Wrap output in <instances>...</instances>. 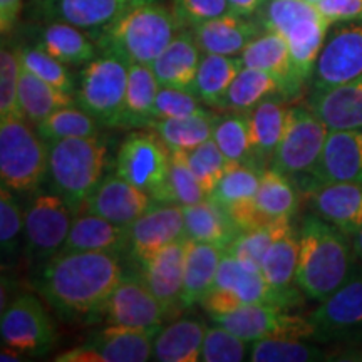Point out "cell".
Masks as SVG:
<instances>
[{"label":"cell","instance_id":"6da1fadb","mask_svg":"<svg viewBox=\"0 0 362 362\" xmlns=\"http://www.w3.org/2000/svg\"><path fill=\"white\" fill-rule=\"evenodd\" d=\"M124 279L119 253H57L39 265L33 285L57 314L67 319H94Z\"/></svg>","mask_w":362,"mask_h":362},{"label":"cell","instance_id":"7a4b0ae2","mask_svg":"<svg viewBox=\"0 0 362 362\" xmlns=\"http://www.w3.org/2000/svg\"><path fill=\"white\" fill-rule=\"evenodd\" d=\"M297 287L305 297L322 302L356 274L352 237L315 214L307 215L298 232Z\"/></svg>","mask_w":362,"mask_h":362},{"label":"cell","instance_id":"3957f363","mask_svg":"<svg viewBox=\"0 0 362 362\" xmlns=\"http://www.w3.org/2000/svg\"><path fill=\"white\" fill-rule=\"evenodd\" d=\"M47 183L74 211L104 178L107 146L99 136L69 138L47 143Z\"/></svg>","mask_w":362,"mask_h":362},{"label":"cell","instance_id":"277c9868","mask_svg":"<svg viewBox=\"0 0 362 362\" xmlns=\"http://www.w3.org/2000/svg\"><path fill=\"white\" fill-rule=\"evenodd\" d=\"M180 29L173 12L153 0L133 6L112 24L104 27L99 45L101 49H115L131 62L153 66Z\"/></svg>","mask_w":362,"mask_h":362},{"label":"cell","instance_id":"5b68a950","mask_svg":"<svg viewBox=\"0 0 362 362\" xmlns=\"http://www.w3.org/2000/svg\"><path fill=\"white\" fill-rule=\"evenodd\" d=\"M257 16L264 30L287 40L302 83L310 79L330 25L317 6L307 0H265Z\"/></svg>","mask_w":362,"mask_h":362},{"label":"cell","instance_id":"8992f818","mask_svg":"<svg viewBox=\"0 0 362 362\" xmlns=\"http://www.w3.org/2000/svg\"><path fill=\"white\" fill-rule=\"evenodd\" d=\"M22 116L0 119V180L16 193H30L47 178L49 146Z\"/></svg>","mask_w":362,"mask_h":362},{"label":"cell","instance_id":"52a82bcc","mask_svg":"<svg viewBox=\"0 0 362 362\" xmlns=\"http://www.w3.org/2000/svg\"><path fill=\"white\" fill-rule=\"evenodd\" d=\"M131 61L115 49H103L81 72L78 104L101 124L123 126Z\"/></svg>","mask_w":362,"mask_h":362},{"label":"cell","instance_id":"ba28073f","mask_svg":"<svg viewBox=\"0 0 362 362\" xmlns=\"http://www.w3.org/2000/svg\"><path fill=\"white\" fill-rule=\"evenodd\" d=\"M116 173L158 203H176L171 187V149L156 133H131L117 151Z\"/></svg>","mask_w":362,"mask_h":362},{"label":"cell","instance_id":"9c48e42d","mask_svg":"<svg viewBox=\"0 0 362 362\" xmlns=\"http://www.w3.org/2000/svg\"><path fill=\"white\" fill-rule=\"evenodd\" d=\"M24 214L25 255L40 265L61 252L74 220V210L51 188H39L30 192Z\"/></svg>","mask_w":362,"mask_h":362},{"label":"cell","instance_id":"30bf717a","mask_svg":"<svg viewBox=\"0 0 362 362\" xmlns=\"http://www.w3.org/2000/svg\"><path fill=\"white\" fill-rule=\"evenodd\" d=\"M329 128L309 106L288 107L282 139L269 168L297 176L310 173L322 153Z\"/></svg>","mask_w":362,"mask_h":362},{"label":"cell","instance_id":"8fae6325","mask_svg":"<svg viewBox=\"0 0 362 362\" xmlns=\"http://www.w3.org/2000/svg\"><path fill=\"white\" fill-rule=\"evenodd\" d=\"M0 337L4 346H11L22 354L42 356L52 349L57 334L40 298L21 293L2 310Z\"/></svg>","mask_w":362,"mask_h":362},{"label":"cell","instance_id":"7c38bea8","mask_svg":"<svg viewBox=\"0 0 362 362\" xmlns=\"http://www.w3.org/2000/svg\"><path fill=\"white\" fill-rule=\"evenodd\" d=\"M211 320L247 342L272 337L317 339L315 325L309 317L292 315L280 305L247 304L230 314L211 315Z\"/></svg>","mask_w":362,"mask_h":362},{"label":"cell","instance_id":"4fadbf2b","mask_svg":"<svg viewBox=\"0 0 362 362\" xmlns=\"http://www.w3.org/2000/svg\"><path fill=\"white\" fill-rule=\"evenodd\" d=\"M161 327L138 329L124 327V325H106L83 346L59 354L56 361L146 362L153 359V342Z\"/></svg>","mask_w":362,"mask_h":362},{"label":"cell","instance_id":"5bb4252c","mask_svg":"<svg viewBox=\"0 0 362 362\" xmlns=\"http://www.w3.org/2000/svg\"><path fill=\"white\" fill-rule=\"evenodd\" d=\"M362 78V22L339 27L325 39L312 74V90Z\"/></svg>","mask_w":362,"mask_h":362},{"label":"cell","instance_id":"9a60e30c","mask_svg":"<svg viewBox=\"0 0 362 362\" xmlns=\"http://www.w3.org/2000/svg\"><path fill=\"white\" fill-rule=\"evenodd\" d=\"M309 319L320 341H352L362 337V270L320 302Z\"/></svg>","mask_w":362,"mask_h":362},{"label":"cell","instance_id":"2e32d148","mask_svg":"<svg viewBox=\"0 0 362 362\" xmlns=\"http://www.w3.org/2000/svg\"><path fill=\"white\" fill-rule=\"evenodd\" d=\"M304 176V188L309 185H362V129H329L319 160Z\"/></svg>","mask_w":362,"mask_h":362},{"label":"cell","instance_id":"e0dca14e","mask_svg":"<svg viewBox=\"0 0 362 362\" xmlns=\"http://www.w3.org/2000/svg\"><path fill=\"white\" fill-rule=\"evenodd\" d=\"M129 255L143 267L156 253L185 237V210L178 203H156L128 226Z\"/></svg>","mask_w":362,"mask_h":362},{"label":"cell","instance_id":"ac0fdd59","mask_svg":"<svg viewBox=\"0 0 362 362\" xmlns=\"http://www.w3.org/2000/svg\"><path fill=\"white\" fill-rule=\"evenodd\" d=\"M106 325L153 329L161 327L168 317L158 297L149 291L143 277H126L107 298L103 310Z\"/></svg>","mask_w":362,"mask_h":362},{"label":"cell","instance_id":"d6986e66","mask_svg":"<svg viewBox=\"0 0 362 362\" xmlns=\"http://www.w3.org/2000/svg\"><path fill=\"white\" fill-rule=\"evenodd\" d=\"M158 202L119 175H107L99 181L84 203V211L99 215L121 226H131Z\"/></svg>","mask_w":362,"mask_h":362},{"label":"cell","instance_id":"ffe728a7","mask_svg":"<svg viewBox=\"0 0 362 362\" xmlns=\"http://www.w3.org/2000/svg\"><path fill=\"white\" fill-rule=\"evenodd\" d=\"M264 170L265 168L252 165V163L235 165L226 171L215 187L214 193L210 194V198H214L228 211L242 232L253 226H260L255 197Z\"/></svg>","mask_w":362,"mask_h":362},{"label":"cell","instance_id":"44dd1931","mask_svg":"<svg viewBox=\"0 0 362 362\" xmlns=\"http://www.w3.org/2000/svg\"><path fill=\"white\" fill-rule=\"evenodd\" d=\"M304 192L317 216L351 237L362 228V185H309Z\"/></svg>","mask_w":362,"mask_h":362},{"label":"cell","instance_id":"7402d4cb","mask_svg":"<svg viewBox=\"0 0 362 362\" xmlns=\"http://www.w3.org/2000/svg\"><path fill=\"white\" fill-rule=\"evenodd\" d=\"M187 250L188 238L176 240L141 267L143 280L149 291L158 297L168 315L183 309L181 293L185 285Z\"/></svg>","mask_w":362,"mask_h":362},{"label":"cell","instance_id":"603a6c76","mask_svg":"<svg viewBox=\"0 0 362 362\" xmlns=\"http://www.w3.org/2000/svg\"><path fill=\"white\" fill-rule=\"evenodd\" d=\"M240 57L245 67H253V69H260L274 76L282 84L285 98H292L300 93L304 83L298 78L296 66H293L287 40L280 34L264 30V34L253 39L243 49Z\"/></svg>","mask_w":362,"mask_h":362},{"label":"cell","instance_id":"cb8c5ba5","mask_svg":"<svg viewBox=\"0 0 362 362\" xmlns=\"http://www.w3.org/2000/svg\"><path fill=\"white\" fill-rule=\"evenodd\" d=\"M203 54L238 56L264 30L259 21L226 13L189 29Z\"/></svg>","mask_w":362,"mask_h":362},{"label":"cell","instance_id":"d4e9b609","mask_svg":"<svg viewBox=\"0 0 362 362\" xmlns=\"http://www.w3.org/2000/svg\"><path fill=\"white\" fill-rule=\"evenodd\" d=\"M211 288H226V291L233 292L245 305L272 304L284 307V309L292 305L282 293L270 287L262 270L243 265L226 250L221 257L215 284Z\"/></svg>","mask_w":362,"mask_h":362},{"label":"cell","instance_id":"484cf974","mask_svg":"<svg viewBox=\"0 0 362 362\" xmlns=\"http://www.w3.org/2000/svg\"><path fill=\"white\" fill-rule=\"evenodd\" d=\"M200 62L202 49L193 33L180 30L151 67L163 88L183 89L194 94V81L200 69Z\"/></svg>","mask_w":362,"mask_h":362},{"label":"cell","instance_id":"4316f807","mask_svg":"<svg viewBox=\"0 0 362 362\" xmlns=\"http://www.w3.org/2000/svg\"><path fill=\"white\" fill-rule=\"evenodd\" d=\"M307 106L329 129H362V78L336 88L312 90Z\"/></svg>","mask_w":362,"mask_h":362},{"label":"cell","instance_id":"83f0119b","mask_svg":"<svg viewBox=\"0 0 362 362\" xmlns=\"http://www.w3.org/2000/svg\"><path fill=\"white\" fill-rule=\"evenodd\" d=\"M129 230L103 216L83 211L72 220L69 235L59 253L69 252H111L128 250Z\"/></svg>","mask_w":362,"mask_h":362},{"label":"cell","instance_id":"f1b7e54d","mask_svg":"<svg viewBox=\"0 0 362 362\" xmlns=\"http://www.w3.org/2000/svg\"><path fill=\"white\" fill-rule=\"evenodd\" d=\"M183 210L185 237L193 242L216 243V245L228 248L233 240L242 233L228 211L210 197L194 205L183 206Z\"/></svg>","mask_w":362,"mask_h":362},{"label":"cell","instance_id":"f546056e","mask_svg":"<svg viewBox=\"0 0 362 362\" xmlns=\"http://www.w3.org/2000/svg\"><path fill=\"white\" fill-rule=\"evenodd\" d=\"M45 11L57 22L83 30H103L128 12L131 0H45Z\"/></svg>","mask_w":362,"mask_h":362},{"label":"cell","instance_id":"4dcf8cb0","mask_svg":"<svg viewBox=\"0 0 362 362\" xmlns=\"http://www.w3.org/2000/svg\"><path fill=\"white\" fill-rule=\"evenodd\" d=\"M226 248L216 243L188 240L187 264H185V285L181 293V307L189 309L202 304L214 287L216 272Z\"/></svg>","mask_w":362,"mask_h":362},{"label":"cell","instance_id":"1f68e13d","mask_svg":"<svg viewBox=\"0 0 362 362\" xmlns=\"http://www.w3.org/2000/svg\"><path fill=\"white\" fill-rule=\"evenodd\" d=\"M282 94H275L257 104L248 111L252 138V156L253 161L270 165L272 156L277 151L282 139L285 119H287L288 106L285 104Z\"/></svg>","mask_w":362,"mask_h":362},{"label":"cell","instance_id":"d6a6232c","mask_svg":"<svg viewBox=\"0 0 362 362\" xmlns=\"http://www.w3.org/2000/svg\"><path fill=\"white\" fill-rule=\"evenodd\" d=\"M298 250H300L298 235L291 226L269 247L260 265L262 274L270 287L282 293L292 305L298 304L300 300V293L297 291L298 287L293 288V285H297Z\"/></svg>","mask_w":362,"mask_h":362},{"label":"cell","instance_id":"836d02e7","mask_svg":"<svg viewBox=\"0 0 362 362\" xmlns=\"http://www.w3.org/2000/svg\"><path fill=\"white\" fill-rule=\"evenodd\" d=\"M206 325L198 319H178L161 327L153 342V359L158 362H198L202 359Z\"/></svg>","mask_w":362,"mask_h":362},{"label":"cell","instance_id":"e575fe53","mask_svg":"<svg viewBox=\"0 0 362 362\" xmlns=\"http://www.w3.org/2000/svg\"><path fill=\"white\" fill-rule=\"evenodd\" d=\"M161 84L151 66L131 62L123 126L149 128L156 119V98Z\"/></svg>","mask_w":362,"mask_h":362},{"label":"cell","instance_id":"d590c367","mask_svg":"<svg viewBox=\"0 0 362 362\" xmlns=\"http://www.w3.org/2000/svg\"><path fill=\"white\" fill-rule=\"evenodd\" d=\"M255 208L260 225L292 220L298 208V189L291 176L265 168L257 189Z\"/></svg>","mask_w":362,"mask_h":362},{"label":"cell","instance_id":"8d00e7d4","mask_svg":"<svg viewBox=\"0 0 362 362\" xmlns=\"http://www.w3.org/2000/svg\"><path fill=\"white\" fill-rule=\"evenodd\" d=\"M242 69L243 61L240 56L203 54L194 81V96L206 106L223 111L226 93Z\"/></svg>","mask_w":362,"mask_h":362},{"label":"cell","instance_id":"74e56055","mask_svg":"<svg viewBox=\"0 0 362 362\" xmlns=\"http://www.w3.org/2000/svg\"><path fill=\"white\" fill-rule=\"evenodd\" d=\"M74 103V94L45 83L21 64L19 107L29 123L39 124L59 107L72 106Z\"/></svg>","mask_w":362,"mask_h":362},{"label":"cell","instance_id":"f35d334b","mask_svg":"<svg viewBox=\"0 0 362 362\" xmlns=\"http://www.w3.org/2000/svg\"><path fill=\"white\" fill-rule=\"evenodd\" d=\"M218 119L220 116L206 111L202 115L156 119L149 128L155 129V133L168 144L171 151H192L214 138Z\"/></svg>","mask_w":362,"mask_h":362},{"label":"cell","instance_id":"ab89813d","mask_svg":"<svg viewBox=\"0 0 362 362\" xmlns=\"http://www.w3.org/2000/svg\"><path fill=\"white\" fill-rule=\"evenodd\" d=\"M39 47L66 66L88 64L96 57V45L83 29L66 22H52L40 33Z\"/></svg>","mask_w":362,"mask_h":362},{"label":"cell","instance_id":"60d3db41","mask_svg":"<svg viewBox=\"0 0 362 362\" xmlns=\"http://www.w3.org/2000/svg\"><path fill=\"white\" fill-rule=\"evenodd\" d=\"M275 94L284 96V89L282 84L274 76L260 69L243 66V69L238 72V76L230 86L228 93H226L223 111H252L257 104H260L267 98L275 96Z\"/></svg>","mask_w":362,"mask_h":362},{"label":"cell","instance_id":"b9f144b4","mask_svg":"<svg viewBox=\"0 0 362 362\" xmlns=\"http://www.w3.org/2000/svg\"><path fill=\"white\" fill-rule=\"evenodd\" d=\"M40 138L47 143L69 138H89L99 134V121L83 107L64 106L35 124Z\"/></svg>","mask_w":362,"mask_h":362},{"label":"cell","instance_id":"7bdbcfd3","mask_svg":"<svg viewBox=\"0 0 362 362\" xmlns=\"http://www.w3.org/2000/svg\"><path fill=\"white\" fill-rule=\"evenodd\" d=\"M327 354L307 342V339L272 337L250 342L248 361L252 362H314L324 361Z\"/></svg>","mask_w":362,"mask_h":362},{"label":"cell","instance_id":"ee69618b","mask_svg":"<svg viewBox=\"0 0 362 362\" xmlns=\"http://www.w3.org/2000/svg\"><path fill=\"white\" fill-rule=\"evenodd\" d=\"M291 220H279L272 221V223L243 230V232L233 240L232 245L226 248V252L232 253L235 259H238L243 265L262 270L260 265L265 252L269 250L272 243H274L285 230L291 228Z\"/></svg>","mask_w":362,"mask_h":362},{"label":"cell","instance_id":"f6af8a7d","mask_svg":"<svg viewBox=\"0 0 362 362\" xmlns=\"http://www.w3.org/2000/svg\"><path fill=\"white\" fill-rule=\"evenodd\" d=\"M214 139L232 165L253 161L250 121L245 112L221 116L215 126Z\"/></svg>","mask_w":362,"mask_h":362},{"label":"cell","instance_id":"bcb514c9","mask_svg":"<svg viewBox=\"0 0 362 362\" xmlns=\"http://www.w3.org/2000/svg\"><path fill=\"white\" fill-rule=\"evenodd\" d=\"M188 155V165L192 168L193 175L197 176L198 183L202 185L203 192L208 197L214 193V189L218 181L223 178V175L232 168V163L226 160V156L221 153L218 144L215 143V139H208L198 148L187 151Z\"/></svg>","mask_w":362,"mask_h":362},{"label":"cell","instance_id":"7dc6e473","mask_svg":"<svg viewBox=\"0 0 362 362\" xmlns=\"http://www.w3.org/2000/svg\"><path fill=\"white\" fill-rule=\"evenodd\" d=\"M11 189H0V245L4 259H12L19 253L22 240H25L24 206L16 200Z\"/></svg>","mask_w":362,"mask_h":362},{"label":"cell","instance_id":"c3c4849f","mask_svg":"<svg viewBox=\"0 0 362 362\" xmlns=\"http://www.w3.org/2000/svg\"><path fill=\"white\" fill-rule=\"evenodd\" d=\"M17 54H19L21 64L27 71L33 72L34 76H37L39 79L56 86L66 93L74 94V81H72L71 72L67 71L64 62L57 61L56 57L45 52L39 45L37 47H19Z\"/></svg>","mask_w":362,"mask_h":362},{"label":"cell","instance_id":"681fc988","mask_svg":"<svg viewBox=\"0 0 362 362\" xmlns=\"http://www.w3.org/2000/svg\"><path fill=\"white\" fill-rule=\"evenodd\" d=\"M247 341L235 336L223 325L215 324L208 327L203 339L202 359L203 362H240L248 359Z\"/></svg>","mask_w":362,"mask_h":362},{"label":"cell","instance_id":"f907efd6","mask_svg":"<svg viewBox=\"0 0 362 362\" xmlns=\"http://www.w3.org/2000/svg\"><path fill=\"white\" fill-rule=\"evenodd\" d=\"M19 54L2 45L0 51V119L12 116H22L19 107Z\"/></svg>","mask_w":362,"mask_h":362},{"label":"cell","instance_id":"816d5d0a","mask_svg":"<svg viewBox=\"0 0 362 362\" xmlns=\"http://www.w3.org/2000/svg\"><path fill=\"white\" fill-rule=\"evenodd\" d=\"M171 12L181 29H193L230 12L228 0H171Z\"/></svg>","mask_w":362,"mask_h":362},{"label":"cell","instance_id":"f5cc1de1","mask_svg":"<svg viewBox=\"0 0 362 362\" xmlns=\"http://www.w3.org/2000/svg\"><path fill=\"white\" fill-rule=\"evenodd\" d=\"M171 187L181 206L194 205L208 197L189 168L187 151H171Z\"/></svg>","mask_w":362,"mask_h":362},{"label":"cell","instance_id":"db71d44e","mask_svg":"<svg viewBox=\"0 0 362 362\" xmlns=\"http://www.w3.org/2000/svg\"><path fill=\"white\" fill-rule=\"evenodd\" d=\"M206 111L208 110L200 104V99L189 90L163 88V86L160 88L156 98V119L202 115V112Z\"/></svg>","mask_w":362,"mask_h":362},{"label":"cell","instance_id":"11a10c76","mask_svg":"<svg viewBox=\"0 0 362 362\" xmlns=\"http://www.w3.org/2000/svg\"><path fill=\"white\" fill-rule=\"evenodd\" d=\"M317 8L330 25L362 21V0H319Z\"/></svg>","mask_w":362,"mask_h":362},{"label":"cell","instance_id":"9f6ffc18","mask_svg":"<svg viewBox=\"0 0 362 362\" xmlns=\"http://www.w3.org/2000/svg\"><path fill=\"white\" fill-rule=\"evenodd\" d=\"M22 0H0V29L7 34L17 22L21 13Z\"/></svg>","mask_w":362,"mask_h":362},{"label":"cell","instance_id":"6f0895ef","mask_svg":"<svg viewBox=\"0 0 362 362\" xmlns=\"http://www.w3.org/2000/svg\"><path fill=\"white\" fill-rule=\"evenodd\" d=\"M265 0H228L230 12L235 13V16L242 17H252L264 6Z\"/></svg>","mask_w":362,"mask_h":362},{"label":"cell","instance_id":"680465c9","mask_svg":"<svg viewBox=\"0 0 362 362\" xmlns=\"http://www.w3.org/2000/svg\"><path fill=\"white\" fill-rule=\"evenodd\" d=\"M22 352L21 351H17V349H13V347H11V346H4L2 344V351H0V361L2 362H11V361H13V362H19V361H22Z\"/></svg>","mask_w":362,"mask_h":362},{"label":"cell","instance_id":"91938a15","mask_svg":"<svg viewBox=\"0 0 362 362\" xmlns=\"http://www.w3.org/2000/svg\"><path fill=\"white\" fill-rule=\"evenodd\" d=\"M352 247H354L357 259L362 260V228L352 235Z\"/></svg>","mask_w":362,"mask_h":362},{"label":"cell","instance_id":"94428289","mask_svg":"<svg viewBox=\"0 0 362 362\" xmlns=\"http://www.w3.org/2000/svg\"><path fill=\"white\" fill-rule=\"evenodd\" d=\"M144 2H153V0H131L133 6H139V4H144Z\"/></svg>","mask_w":362,"mask_h":362},{"label":"cell","instance_id":"6125c7cd","mask_svg":"<svg viewBox=\"0 0 362 362\" xmlns=\"http://www.w3.org/2000/svg\"><path fill=\"white\" fill-rule=\"evenodd\" d=\"M307 2H310V4H314V6H317V4H319V0H307Z\"/></svg>","mask_w":362,"mask_h":362},{"label":"cell","instance_id":"be15d7a7","mask_svg":"<svg viewBox=\"0 0 362 362\" xmlns=\"http://www.w3.org/2000/svg\"><path fill=\"white\" fill-rule=\"evenodd\" d=\"M356 359H359V361H362V354H361L359 357H356Z\"/></svg>","mask_w":362,"mask_h":362}]
</instances>
